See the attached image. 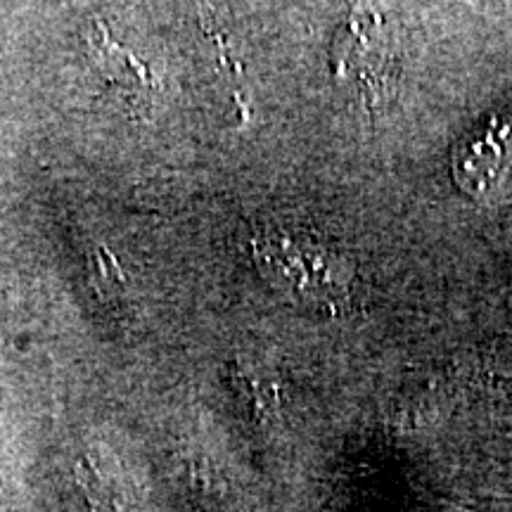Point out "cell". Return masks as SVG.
<instances>
[{
    "label": "cell",
    "mask_w": 512,
    "mask_h": 512,
    "mask_svg": "<svg viewBox=\"0 0 512 512\" xmlns=\"http://www.w3.org/2000/svg\"><path fill=\"white\" fill-rule=\"evenodd\" d=\"M384 29L380 15L356 12L337 38V74L356 81L363 95H380L392 67V41Z\"/></svg>",
    "instance_id": "2"
},
{
    "label": "cell",
    "mask_w": 512,
    "mask_h": 512,
    "mask_svg": "<svg viewBox=\"0 0 512 512\" xmlns=\"http://www.w3.org/2000/svg\"><path fill=\"white\" fill-rule=\"evenodd\" d=\"M254 259L275 290L313 306L339 302L349 292L354 273L335 249L290 230H268L256 238Z\"/></svg>",
    "instance_id": "1"
}]
</instances>
